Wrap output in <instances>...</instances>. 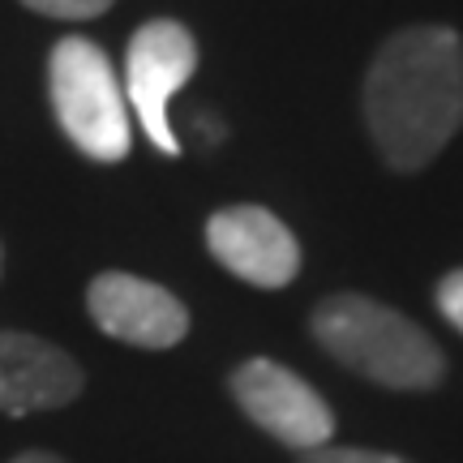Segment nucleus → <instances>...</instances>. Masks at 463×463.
<instances>
[{"label": "nucleus", "mask_w": 463, "mask_h": 463, "mask_svg": "<svg viewBox=\"0 0 463 463\" xmlns=\"http://www.w3.org/2000/svg\"><path fill=\"white\" fill-rule=\"evenodd\" d=\"M364 125L399 172L425 167L463 125V39L450 26H408L378 48L364 78Z\"/></svg>", "instance_id": "1"}, {"label": "nucleus", "mask_w": 463, "mask_h": 463, "mask_svg": "<svg viewBox=\"0 0 463 463\" xmlns=\"http://www.w3.org/2000/svg\"><path fill=\"white\" fill-rule=\"evenodd\" d=\"M309 326L339 364L391 391H430L447 373L438 344L382 300L356 297V292L326 297L314 309Z\"/></svg>", "instance_id": "2"}, {"label": "nucleus", "mask_w": 463, "mask_h": 463, "mask_svg": "<svg viewBox=\"0 0 463 463\" xmlns=\"http://www.w3.org/2000/svg\"><path fill=\"white\" fill-rule=\"evenodd\" d=\"M52 112L73 146L95 164H120L129 155V103L99 43L65 34L48 56Z\"/></svg>", "instance_id": "3"}, {"label": "nucleus", "mask_w": 463, "mask_h": 463, "mask_svg": "<svg viewBox=\"0 0 463 463\" xmlns=\"http://www.w3.org/2000/svg\"><path fill=\"white\" fill-rule=\"evenodd\" d=\"M198 69V43L181 22H146L125 52V103L137 112V125L164 155H181V142L167 125V103Z\"/></svg>", "instance_id": "4"}, {"label": "nucleus", "mask_w": 463, "mask_h": 463, "mask_svg": "<svg viewBox=\"0 0 463 463\" xmlns=\"http://www.w3.org/2000/svg\"><path fill=\"white\" fill-rule=\"evenodd\" d=\"M228 386L232 399L241 403V412L283 447L314 450L335 438V416L326 408V399L288 364H275L266 356L245 361L232 369Z\"/></svg>", "instance_id": "5"}, {"label": "nucleus", "mask_w": 463, "mask_h": 463, "mask_svg": "<svg viewBox=\"0 0 463 463\" xmlns=\"http://www.w3.org/2000/svg\"><path fill=\"white\" fill-rule=\"evenodd\" d=\"M86 314L108 339L164 352L189 335V309L167 288L125 270H103L86 288Z\"/></svg>", "instance_id": "6"}, {"label": "nucleus", "mask_w": 463, "mask_h": 463, "mask_svg": "<svg viewBox=\"0 0 463 463\" xmlns=\"http://www.w3.org/2000/svg\"><path fill=\"white\" fill-rule=\"evenodd\" d=\"M206 249L236 279L253 288H283L297 279L300 245L283 219L262 206H223L206 223Z\"/></svg>", "instance_id": "7"}, {"label": "nucleus", "mask_w": 463, "mask_h": 463, "mask_svg": "<svg viewBox=\"0 0 463 463\" xmlns=\"http://www.w3.org/2000/svg\"><path fill=\"white\" fill-rule=\"evenodd\" d=\"M86 373L65 347L26 331H0V412L26 416L65 408L82 395Z\"/></svg>", "instance_id": "8"}, {"label": "nucleus", "mask_w": 463, "mask_h": 463, "mask_svg": "<svg viewBox=\"0 0 463 463\" xmlns=\"http://www.w3.org/2000/svg\"><path fill=\"white\" fill-rule=\"evenodd\" d=\"M22 5L43 17H61V22H86V17H99L112 9V0H22Z\"/></svg>", "instance_id": "9"}, {"label": "nucleus", "mask_w": 463, "mask_h": 463, "mask_svg": "<svg viewBox=\"0 0 463 463\" xmlns=\"http://www.w3.org/2000/svg\"><path fill=\"white\" fill-rule=\"evenodd\" d=\"M305 459L300 463H408L399 455H386V450H361V447H314L300 450Z\"/></svg>", "instance_id": "10"}, {"label": "nucleus", "mask_w": 463, "mask_h": 463, "mask_svg": "<svg viewBox=\"0 0 463 463\" xmlns=\"http://www.w3.org/2000/svg\"><path fill=\"white\" fill-rule=\"evenodd\" d=\"M438 309L455 331H463V270H450L447 279L438 283Z\"/></svg>", "instance_id": "11"}, {"label": "nucleus", "mask_w": 463, "mask_h": 463, "mask_svg": "<svg viewBox=\"0 0 463 463\" xmlns=\"http://www.w3.org/2000/svg\"><path fill=\"white\" fill-rule=\"evenodd\" d=\"M9 463H65V459L52 455V450H22V455H14Z\"/></svg>", "instance_id": "12"}, {"label": "nucleus", "mask_w": 463, "mask_h": 463, "mask_svg": "<svg viewBox=\"0 0 463 463\" xmlns=\"http://www.w3.org/2000/svg\"><path fill=\"white\" fill-rule=\"evenodd\" d=\"M0 262H5V253H0Z\"/></svg>", "instance_id": "13"}]
</instances>
